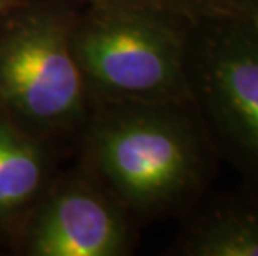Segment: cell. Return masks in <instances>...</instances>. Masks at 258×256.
I'll list each match as a JSON object with an SVG mask.
<instances>
[{"label": "cell", "instance_id": "cell-1", "mask_svg": "<svg viewBox=\"0 0 258 256\" xmlns=\"http://www.w3.org/2000/svg\"><path fill=\"white\" fill-rule=\"evenodd\" d=\"M191 99L125 102L100 125L93 158L130 208L160 215L190 203L218 151Z\"/></svg>", "mask_w": 258, "mask_h": 256}, {"label": "cell", "instance_id": "cell-2", "mask_svg": "<svg viewBox=\"0 0 258 256\" xmlns=\"http://www.w3.org/2000/svg\"><path fill=\"white\" fill-rule=\"evenodd\" d=\"M190 17L152 7H100L72 32L85 78L120 102L190 99L186 77Z\"/></svg>", "mask_w": 258, "mask_h": 256}, {"label": "cell", "instance_id": "cell-3", "mask_svg": "<svg viewBox=\"0 0 258 256\" xmlns=\"http://www.w3.org/2000/svg\"><path fill=\"white\" fill-rule=\"evenodd\" d=\"M186 77L218 153L258 187V14L191 20Z\"/></svg>", "mask_w": 258, "mask_h": 256}, {"label": "cell", "instance_id": "cell-4", "mask_svg": "<svg viewBox=\"0 0 258 256\" xmlns=\"http://www.w3.org/2000/svg\"><path fill=\"white\" fill-rule=\"evenodd\" d=\"M84 105L72 32L50 12L29 10L0 25V108L10 118L55 127Z\"/></svg>", "mask_w": 258, "mask_h": 256}, {"label": "cell", "instance_id": "cell-5", "mask_svg": "<svg viewBox=\"0 0 258 256\" xmlns=\"http://www.w3.org/2000/svg\"><path fill=\"white\" fill-rule=\"evenodd\" d=\"M128 228L115 206L92 190L72 187L43 206L32 228L37 256H118L128 248Z\"/></svg>", "mask_w": 258, "mask_h": 256}, {"label": "cell", "instance_id": "cell-6", "mask_svg": "<svg viewBox=\"0 0 258 256\" xmlns=\"http://www.w3.org/2000/svg\"><path fill=\"white\" fill-rule=\"evenodd\" d=\"M178 249L190 256H258V187L243 182L237 192L208 205Z\"/></svg>", "mask_w": 258, "mask_h": 256}, {"label": "cell", "instance_id": "cell-7", "mask_svg": "<svg viewBox=\"0 0 258 256\" xmlns=\"http://www.w3.org/2000/svg\"><path fill=\"white\" fill-rule=\"evenodd\" d=\"M42 180L43 158L38 146L12 120L0 118V216L29 203Z\"/></svg>", "mask_w": 258, "mask_h": 256}, {"label": "cell", "instance_id": "cell-8", "mask_svg": "<svg viewBox=\"0 0 258 256\" xmlns=\"http://www.w3.org/2000/svg\"><path fill=\"white\" fill-rule=\"evenodd\" d=\"M98 7H117V5H137V7H152L180 14L195 19L202 14L194 0H93Z\"/></svg>", "mask_w": 258, "mask_h": 256}, {"label": "cell", "instance_id": "cell-9", "mask_svg": "<svg viewBox=\"0 0 258 256\" xmlns=\"http://www.w3.org/2000/svg\"><path fill=\"white\" fill-rule=\"evenodd\" d=\"M202 14H258V0H194Z\"/></svg>", "mask_w": 258, "mask_h": 256}, {"label": "cell", "instance_id": "cell-10", "mask_svg": "<svg viewBox=\"0 0 258 256\" xmlns=\"http://www.w3.org/2000/svg\"><path fill=\"white\" fill-rule=\"evenodd\" d=\"M9 5H10V0H0V14H2Z\"/></svg>", "mask_w": 258, "mask_h": 256}]
</instances>
